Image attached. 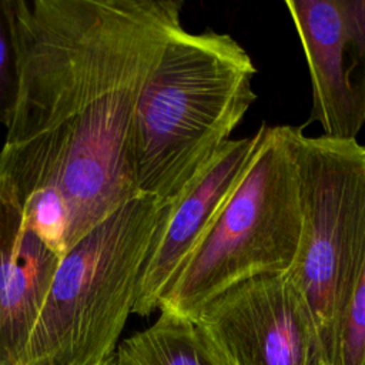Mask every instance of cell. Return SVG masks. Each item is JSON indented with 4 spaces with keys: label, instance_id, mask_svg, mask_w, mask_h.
Masks as SVG:
<instances>
[{
    "label": "cell",
    "instance_id": "obj_13",
    "mask_svg": "<svg viewBox=\"0 0 365 365\" xmlns=\"http://www.w3.org/2000/svg\"><path fill=\"white\" fill-rule=\"evenodd\" d=\"M97 365H114V359H113V356H110L108 359H106V361H103V362H100Z\"/></svg>",
    "mask_w": 365,
    "mask_h": 365
},
{
    "label": "cell",
    "instance_id": "obj_7",
    "mask_svg": "<svg viewBox=\"0 0 365 365\" xmlns=\"http://www.w3.org/2000/svg\"><path fill=\"white\" fill-rule=\"evenodd\" d=\"M308 64L311 120L356 140L365 124V0H288Z\"/></svg>",
    "mask_w": 365,
    "mask_h": 365
},
{
    "label": "cell",
    "instance_id": "obj_5",
    "mask_svg": "<svg viewBox=\"0 0 365 365\" xmlns=\"http://www.w3.org/2000/svg\"><path fill=\"white\" fill-rule=\"evenodd\" d=\"M301 234L284 274L304 304L325 365L365 264V145L295 137Z\"/></svg>",
    "mask_w": 365,
    "mask_h": 365
},
{
    "label": "cell",
    "instance_id": "obj_11",
    "mask_svg": "<svg viewBox=\"0 0 365 365\" xmlns=\"http://www.w3.org/2000/svg\"><path fill=\"white\" fill-rule=\"evenodd\" d=\"M332 365H365V264L345 311Z\"/></svg>",
    "mask_w": 365,
    "mask_h": 365
},
{
    "label": "cell",
    "instance_id": "obj_6",
    "mask_svg": "<svg viewBox=\"0 0 365 365\" xmlns=\"http://www.w3.org/2000/svg\"><path fill=\"white\" fill-rule=\"evenodd\" d=\"M192 322L228 365H325L309 315L285 275L227 289Z\"/></svg>",
    "mask_w": 365,
    "mask_h": 365
},
{
    "label": "cell",
    "instance_id": "obj_1",
    "mask_svg": "<svg viewBox=\"0 0 365 365\" xmlns=\"http://www.w3.org/2000/svg\"><path fill=\"white\" fill-rule=\"evenodd\" d=\"M11 1L19 84L0 175L20 201L40 190L63 197L70 250L140 195L135 110L165 46L182 27L184 3Z\"/></svg>",
    "mask_w": 365,
    "mask_h": 365
},
{
    "label": "cell",
    "instance_id": "obj_12",
    "mask_svg": "<svg viewBox=\"0 0 365 365\" xmlns=\"http://www.w3.org/2000/svg\"><path fill=\"white\" fill-rule=\"evenodd\" d=\"M19 84L14 13L11 0H0V125L7 127Z\"/></svg>",
    "mask_w": 365,
    "mask_h": 365
},
{
    "label": "cell",
    "instance_id": "obj_8",
    "mask_svg": "<svg viewBox=\"0 0 365 365\" xmlns=\"http://www.w3.org/2000/svg\"><path fill=\"white\" fill-rule=\"evenodd\" d=\"M259 131L228 140L185 190L165 205L141 268L133 314L147 317L180 268L207 234L224 202L247 170Z\"/></svg>",
    "mask_w": 365,
    "mask_h": 365
},
{
    "label": "cell",
    "instance_id": "obj_10",
    "mask_svg": "<svg viewBox=\"0 0 365 365\" xmlns=\"http://www.w3.org/2000/svg\"><path fill=\"white\" fill-rule=\"evenodd\" d=\"M113 359L114 365H228L192 321L164 311L123 341Z\"/></svg>",
    "mask_w": 365,
    "mask_h": 365
},
{
    "label": "cell",
    "instance_id": "obj_2",
    "mask_svg": "<svg viewBox=\"0 0 365 365\" xmlns=\"http://www.w3.org/2000/svg\"><path fill=\"white\" fill-rule=\"evenodd\" d=\"M257 68L230 34L182 27L150 74L134 117L140 195L171 204L214 158L257 94Z\"/></svg>",
    "mask_w": 365,
    "mask_h": 365
},
{
    "label": "cell",
    "instance_id": "obj_4",
    "mask_svg": "<svg viewBox=\"0 0 365 365\" xmlns=\"http://www.w3.org/2000/svg\"><path fill=\"white\" fill-rule=\"evenodd\" d=\"M164 211L137 195L60 258L23 365H97L114 355Z\"/></svg>",
    "mask_w": 365,
    "mask_h": 365
},
{
    "label": "cell",
    "instance_id": "obj_3",
    "mask_svg": "<svg viewBox=\"0 0 365 365\" xmlns=\"http://www.w3.org/2000/svg\"><path fill=\"white\" fill-rule=\"evenodd\" d=\"M298 130L259 127L247 170L164 291L160 311L194 321L227 289L261 275H284L291 268L301 234Z\"/></svg>",
    "mask_w": 365,
    "mask_h": 365
},
{
    "label": "cell",
    "instance_id": "obj_9",
    "mask_svg": "<svg viewBox=\"0 0 365 365\" xmlns=\"http://www.w3.org/2000/svg\"><path fill=\"white\" fill-rule=\"evenodd\" d=\"M60 258L26 225L11 182L0 175V365H23Z\"/></svg>",
    "mask_w": 365,
    "mask_h": 365
}]
</instances>
